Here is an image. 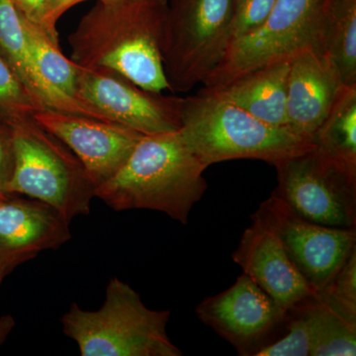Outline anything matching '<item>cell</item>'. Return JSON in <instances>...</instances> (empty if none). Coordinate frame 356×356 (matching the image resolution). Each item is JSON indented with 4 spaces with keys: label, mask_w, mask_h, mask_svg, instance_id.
Wrapping results in <instances>:
<instances>
[{
    "label": "cell",
    "mask_w": 356,
    "mask_h": 356,
    "mask_svg": "<svg viewBox=\"0 0 356 356\" xmlns=\"http://www.w3.org/2000/svg\"><path fill=\"white\" fill-rule=\"evenodd\" d=\"M168 10V0L98 1L70 35V60L113 70L147 90H170L161 55Z\"/></svg>",
    "instance_id": "1"
},
{
    "label": "cell",
    "mask_w": 356,
    "mask_h": 356,
    "mask_svg": "<svg viewBox=\"0 0 356 356\" xmlns=\"http://www.w3.org/2000/svg\"><path fill=\"white\" fill-rule=\"evenodd\" d=\"M206 170L178 131L145 135L120 170L96 187L95 197L115 211H159L186 225L207 189Z\"/></svg>",
    "instance_id": "2"
},
{
    "label": "cell",
    "mask_w": 356,
    "mask_h": 356,
    "mask_svg": "<svg viewBox=\"0 0 356 356\" xmlns=\"http://www.w3.org/2000/svg\"><path fill=\"white\" fill-rule=\"evenodd\" d=\"M178 132L206 168L241 159L274 165L316 147L287 128L255 118L205 86L184 98Z\"/></svg>",
    "instance_id": "3"
},
{
    "label": "cell",
    "mask_w": 356,
    "mask_h": 356,
    "mask_svg": "<svg viewBox=\"0 0 356 356\" xmlns=\"http://www.w3.org/2000/svg\"><path fill=\"white\" fill-rule=\"evenodd\" d=\"M170 317V311L147 308L139 293L113 277L98 310L74 302L60 323L83 356H180L166 332Z\"/></svg>",
    "instance_id": "4"
},
{
    "label": "cell",
    "mask_w": 356,
    "mask_h": 356,
    "mask_svg": "<svg viewBox=\"0 0 356 356\" xmlns=\"http://www.w3.org/2000/svg\"><path fill=\"white\" fill-rule=\"evenodd\" d=\"M11 128L14 168L6 193L48 204L70 222L88 215L95 186L76 154L33 117Z\"/></svg>",
    "instance_id": "5"
},
{
    "label": "cell",
    "mask_w": 356,
    "mask_h": 356,
    "mask_svg": "<svg viewBox=\"0 0 356 356\" xmlns=\"http://www.w3.org/2000/svg\"><path fill=\"white\" fill-rule=\"evenodd\" d=\"M331 0H276L257 29L229 44L203 86H222L266 65L290 62L304 51H325Z\"/></svg>",
    "instance_id": "6"
},
{
    "label": "cell",
    "mask_w": 356,
    "mask_h": 356,
    "mask_svg": "<svg viewBox=\"0 0 356 356\" xmlns=\"http://www.w3.org/2000/svg\"><path fill=\"white\" fill-rule=\"evenodd\" d=\"M232 0H172L161 55L170 90L185 93L222 60L229 44Z\"/></svg>",
    "instance_id": "7"
},
{
    "label": "cell",
    "mask_w": 356,
    "mask_h": 356,
    "mask_svg": "<svg viewBox=\"0 0 356 356\" xmlns=\"http://www.w3.org/2000/svg\"><path fill=\"white\" fill-rule=\"evenodd\" d=\"M273 193L302 217L323 226L356 229V170L317 147L274 165Z\"/></svg>",
    "instance_id": "8"
},
{
    "label": "cell",
    "mask_w": 356,
    "mask_h": 356,
    "mask_svg": "<svg viewBox=\"0 0 356 356\" xmlns=\"http://www.w3.org/2000/svg\"><path fill=\"white\" fill-rule=\"evenodd\" d=\"M250 218L277 236L290 261L318 294L356 247V229L309 221L274 193Z\"/></svg>",
    "instance_id": "9"
},
{
    "label": "cell",
    "mask_w": 356,
    "mask_h": 356,
    "mask_svg": "<svg viewBox=\"0 0 356 356\" xmlns=\"http://www.w3.org/2000/svg\"><path fill=\"white\" fill-rule=\"evenodd\" d=\"M76 96L110 122L143 135L177 132L184 98L147 90L107 67H79Z\"/></svg>",
    "instance_id": "10"
},
{
    "label": "cell",
    "mask_w": 356,
    "mask_h": 356,
    "mask_svg": "<svg viewBox=\"0 0 356 356\" xmlns=\"http://www.w3.org/2000/svg\"><path fill=\"white\" fill-rule=\"evenodd\" d=\"M195 312L243 356H255L277 339L287 313L245 273L228 289L204 299Z\"/></svg>",
    "instance_id": "11"
},
{
    "label": "cell",
    "mask_w": 356,
    "mask_h": 356,
    "mask_svg": "<svg viewBox=\"0 0 356 356\" xmlns=\"http://www.w3.org/2000/svg\"><path fill=\"white\" fill-rule=\"evenodd\" d=\"M32 117L76 154L95 189L120 170L145 136L113 122L56 110H41Z\"/></svg>",
    "instance_id": "12"
},
{
    "label": "cell",
    "mask_w": 356,
    "mask_h": 356,
    "mask_svg": "<svg viewBox=\"0 0 356 356\" xmlns=\"http://www.w3.org/2000/svg\"><path fill=\"white\" fill-rule=\"evenodd\" d=\"M70 238V222L48 204L13 194L0 197V273L4 276Z\"/></svg>",
    "instance_id": "13"
},
{
    "label": "cell",
    "mask_w": 356,
    "mask_h": 356,
    "mask_svg": "<svg viewBox=\"0 0 356 356\" xmlns=\"http://www.w3.org/2000/svg\"><path fill=\"white\" fill-rule=\"evenodd\" d=\"M346 86L327 53L308 51L290 60L287 81V129L313 143V137Z\"/></svg>",
    "instance_id": "14"
},
{
    "label": "cell",
    "mask_w": 356,
    "mask_h": 356,
    "mask_svg": "<svg viewBox=\"0 0 356 356\" xmlns=\"http://www.w3.org/2000/svg\"><path fill=\"white\" fill-rule=\"evenodd\" d=\"M232 257L285 312L318 295L290 261L277 236L259 222L245 229Z\"/></svg>",
    "instance_id": "15"
},
{
    "label": "cell",
    "mask_w": 356,
    "mask_h": 356,
    "mask_svg": "<svg viewBox=\"0 0 356 356\" xmlns=\"http://www.w3.org/2000/svg\"><path fill=\"white\" fill-rule=\"evenodd\" d=\"M24 25L44 108L108 121L100 112L77 98L79 67L63 55L60 43L54 41L43 27L30 22L25 17Z\"/></svg>",
    "instance_id": "16"
},
{
    "label": "cell",
    "mask_w": 356,
    "mask_h": 356,
    "mask_svg": "<svg viewBox=\"0 0 356 356\" xmlns=\"http://www.w3.org/2000/svg\"><path fill=\"white\" fill-rule=\"evenodd\" d=\"M290 62L269 65L226 84L205 86L255 118L287 128V81Z\"/></svg>",
    "instance_id": "17"
},
{
    "label": "cell",
    "mask_w": 356,
    "mask_h": 356,
    "mask_svg": "<svg viewBox=\"0 0 356 356\" xmlns=\"http://www.w3.org/2000/svg\"><path fill=\"white\" fill-rule=\"evenodd\" d=\"M317 149L356 170V86H346L313 137Z\"/></svg>",
    "instance_id": "18"
},
{
    "label": "cell",
    "mask_w": 356,
    "mask_h": 356,
    "mask_svg": "<svg viewBox=\"0 0 356 356\" xmlns=\"http://www.w3.org/2000/svg\"><path fill=\"white\" fill-rule=\"evenodd\" d=\"M325 310L327 307L318 294L287 311L281 336L255 356H311Z\"/></svg>",
    "instance_id": "19"
},
{
    "label": "cell",
    "mask_w": 356,
    "mask_h": 356,
    "mask_svg": "<svg viewBox=\"0 0 356 356\" xmlns=\"http://www.w3.org/2000/svg\"><path fill=\"white\" fill-rule=\"evenodd\" d=\"M325 51L346 86H356V0H331Z\"/></svg>",
    "instance_id": "20"
},
{
    "label": "cell",
    "mask_w": 356,
    "mask_h": 356,
    "mask_svg": "<svg viewBox=\"0 0 356 356\" xmlns=\"http://www.w3.org/2000/svg\"><path fill=\"white\" fill-rule=\"evenodd\" d=\"M0 54L44 108L33 67L24 17L13 0H0Z\"/></svg>",
    "instance_id": "21"
},
{
    "label": "cell",
    "mask_w": 356,
    "mask_h": 356,
    "mask_svg": "<svg viewBox=\"0 0 356 356\" xmlns=\"http://www.w3.org/2000/svg\"><path fill=\"white\" fill-rule=\"evenodd\" d=\"M44 110L0 54V124L13 127Z\"/></svg>",
    "instance_id": "22"
},
{
    "label": "cell",
    "mask_w": 356,
    "mask_h": 356,
    "mask_svg": "<svg viewBox=\"0 0 356 356\" xmlns=\"http://www.w3.org/2000/svg\"><path fill=\"white\" fill-rule=\"evenodd\" d=\"M318 297L337 315L356 325V247Z\"/></svg>",
    "instance_id": "23"
},
{
    "label": "cell",
    "mask_w": 356,
    "mask_h": 356,
    "mask_svg": "<svg viewBox=\"0 0 356 356\" xmlns=\"http://www.w3.org/2000/svg\"><path fill=\"white\" fill-rule=\"evenodd\" d=\"M311 356H355L356 325L344 320L329 306Z\"/></svg>",
    "instance_id": "24"
},
{
    "label": "cell",
    "mask_w": 356,
    "mask_h": 356,
    "mask_svg": "<svg viewBox=\"0 0 356 356\" xmlns=\"http://www.w3.org/2000/svg\"><path fill=\"white\" fill-rule=\"evenodd\" d=\"M275 2L276 0H232L229 44L257 29L268 17Z\"/></svg>",
    "instance_id": "25"
},
{
    "label": "cell",
    "mask_w": 356,
    "mask_h": 356,
    "mask_svg": "<svg viewBox=\"0 0 356 356\" xmlns=\"http://www.w3.org/2000/svg\"><path fill=\"white\" fill-rule=\"evenodd\" d=\"M14 168L13 131L0 124V196L7 195L6 187Z\"/></svg>",
    "instance_id": "26"
},
{
    "label": "cell",
    "mask_w": 356,
    "mask_h": 356,
    "mask_svg": "<svg viewBox=\"0 0 356 356\" xmlns=\"http://www.w3.org/2000/svg\"><path fill=\"white\" fill-rule=\"evenodd\" d=\"M84 1L88 0H48V13L44 20V29L54 41L58 43L57 23L63 14L67 13L72 6Z\"/></svg>",
    "instance_id": "27"
},
{
    "label": "cell",
    "mask_w": 356,
    "mask_h": 356,
    "mask_svg": "<svg viewBox=\"0 0 356 356\" xmlns=\"http://www.w3.org/2000/svg\"><path fill=\"white\" fill-rule=\"evenodd\" d=\"M13 2L26 19L44 28L48 0H13Z\"/></svg>",
    "instance_id": "28"
},
{
    "label": "cell",
    "mask_w": 356,
    "mask_h": 356,
    "mask_svg": "<svg viewBox=\"0 0 356 356\" xmlns=\"http://www.w3.org/2000/svg\"><path fill=\"white\" fill-rule=\"evenodd\" d=\"M14 325H15V320H14L13 316L6 315L0 317V346L4 343L10 332L13 331Z\"/></svg>",
    "instance_id": "29"
},
{
    "label": "cell",
    "mask_w": 356,
    "mask_h": 356,
    "mask_svg": "<svg viewBox=\"0 0 356 356\" xmlns=\"http://www.w3.org/2000/svg\"><path fill=\"white\" fill-rule=\"evenodd\" d=\"M99 2H104V3H111V2L123 1V0H97Z\"/></svg>",
    "instance_id": "30"
},
{
    "label": "cell",
    "mask_w": 356,
    "mask_h": 356,
    "mask_svg": "<svg viewBox=\"0 0 356 356\" xmlns=\"http://www.w3.org/2000/svg\"><path fill=\"white\" fill-rule=\"evenodd\" d=\"M4 277H6V276H4L3 274L0 273V284H1L2 280H3Z\"/></svg>",
    "instance_id": "31"
},
{
    "label": "cell",
    "mask_w": 356,
    "mask_h": 356,
    "mask_svg": "<svg viewBox=\"0 0 356 356\" xmlns=\"http://www.w3.org/2000/svg\"><path fill=\"white\" fill-rule=\"evenodd\" d=\"M0 197H1V196H0Z\"/></svg>",
    "instance_id": "32"
}]
</instances>
